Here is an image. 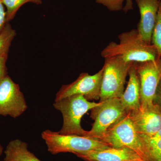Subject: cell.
Segmentation results:
<instances>
[{"label": "cell", "mask_w": 161, "mask_h": 161, "mask_svg": "<svg viewBox=\"0 0 161 161\" xmlns=\"http://www.w3.org/2000/svg\"><path fill=\"white\" fill-rule=\"evenodd\" d=\"M3 152H4V149H3V147L2 144L0 143V156L2 155Z\"/></svg>", "instance_id": "cb8c5ba5"}, {"label": "cell", "mask_w": 161, "mask_h": 161, "mask_svg": "<svg viewBox=\"0 0 161 161\" xmlns=\"http://www.w3.org/2000/svg\"><path fill=\"white\" fill-rule=\"evenodd\" d=\"M101 102L91 110L90 117L94 123L85 136L100 140L112 125L127 114L120 98H111Z\"/></svg>", "instance_id": "8992f818"}, {"label": "cell", "mask_w": 161, "mask_h": 161, "mask_svg": "<svg viewBox=\"0 0 161 161\" xmlns=\"http://www.w3.org/2000/svg\"><path fill=\"white\" fill-rule=\"evenodd\" d=\"M154 136H158V137L161 138V128L160 130H159L158 132H157V133Z\"/></svg>", "instance_id": "d4e9b609"}, {"label": "cell", "mask_w": 161, "mask_h": 161, "mask_svg": "<svg viewBox=\"0 0 161 161\" xmlns=\"http://www.w3.org/2000/svg\"><path fill=\"white\" fill-rule=\"evenodd\" d=\"M3 5L6 6V20L8 23L14 18L17 12L24 4L31 3L36 4H41V0H0Z\"/></svg>", "instance_id": "2e32d148"}, {"label": "cell", "mask_w": 161, "mask_h": 161, "mask_svg": "<svg viewBox=\"0 0 161 161\" xmlns=\"http://www.w3.org/2000/svg\"><path fill=\"white\" fill-rule=\"evenodd\" d=\"M27 103L19 84L8 75L0 80V115L19 117L27 109Z\"/></svg>", "instance_id": "ba28073f"}, {"label": "cell", "mask_w": 161, "mask_h": 161, "mask_svg": "<svg viewBox=\"0 0 161 161\" xmlns=\"http://www.w3.org/2000/svg\"><path fill=\"white\" fill-rule=\"evenodd\" d=\"M4 153V161H41L28 150L27 144L19 139L10 141Z\"/></svg>", "instance_id": "5bb4252c"}, {"label": "cell", "mask_w": 161, "mask_h": 161, "mask_svg": "<svg viewBox=\"0 0 161 161\" xmlns=\"http://www.w3.org/2000/svg\"><path fill=\"white\" fill-rule=\"evenodd\" d=\"M103 72V67L94 75L81 73L74 82L61 86L56 94L55 101L75 95H83L90 101L100 99Z\"/></svg>", "instance_id": "52a82bcc"}, {"label": "cell", "mask_w": 161, "mask_h": 161, "mask_svg": "<svg viewBox=\"0 0 161 161\" xmlns=\"http://www.w3.org/2000/svg\"><path fill=\"white\" fill-rule=\"evenodd\" d=\"M133 63L127 62L119 57L105 59L99 102L120 98L124 92L127 75Z\"/></svg>", "instance_id": "5b68a950"}, {"label": "cell", "mask_w": 161, "mask_h": 161, "mask_svg": "<svg viewBox=\"0 0 161 161\" xmlns=\"http://www.w3.org/2000/svg\"></svg>", "instance_id": "83f0119b"}, {"label": "cell", "mask_w": 161, "mask_h": 161, "mask_svg": "<svg viewBox=\"0 0 161 161\" xmlns=\"http://www.w3.org/2000/svg\"><path fill=\"white\" fill-rule=\"evenodd\" d=\"M100 140L111 147L129 148L144 161H153L145 142L136 132L128 114L112 125Z\"/></svg>", "instance_id": "7a4b0ae2"}, {"label": "cell", "mask_w": 161, "mask_h": 161, "mask_svg": "<svg viewBox=\"0 0 161 161\" xmlns=\"http://www.w3.org/2000/svg\"><path fill=\"white\" fill-rule=\"evenodd\" d=\"M161 0H136L141 18L137 31L146 43L151 44L153 31L156 20Z\"/></svg>", "instance_id": "7c38bea8"}, {"label": "cell", "mask_w": 161, "mask_h": 161, "mask_svg": "<svg viewBox=\"0 0 161 161\" xmlns=\"http://www.w3.org/2000/svg\"><path fill=\"white\" fill-rule=\"evenodd\" d=\"M41 136L45 141L47 150L53 155L61 153L75 154L110 147L98 139L76 135H63L50 130L43 131Z\"/></svg>", "instance_id": "277c9868"}, {"label": "cell", "mask_w": 161, "mask_h": 161, "mask_svg": "<svg viewBox=\"0 0 161 161\" xmlns=\"http://www.w3.org/2000/svg\"><path fill=\"white\" fill-rule=\"evenodd\" d=\"M119 43L110 42L101 53L105 58L119 57L127 62H143L160 58L155 47L148 44L141 37L137 29L122 33Z\"/></svg>", "instance_id": "6da1fadb"}, {"label": "cell", "mask_w": 161, "mask_h": 161, "mask_svg": "<svg viewBox=\"0 0 161 161\" xmlns=\"http://www.w3.org/2000/svg\"><path fill=\"white\" fill-rule=\"evenodd\" d=\"M153 103L158 106L161 110V79L156 91Z\"/></svg>", "instance_id": "7402d4cb"}, {"label": "cell", "mask_w": 161, "mask_h": 161, "mask_svg": "<svg viewBox=\"0 0 161 161\" xmlns=\"http://www.w3.org/2000/svg\"><path fill=\"white\" fill-rule=\"evenodd\" d=\"M139 135L145 142L153 161H161V138L156 136Z\"/></svg>", "instance_id": "9a60e30c"}, {"label": "cell", "mask_w": 161, "mask_h": 161, "mask_svg": "<svg viewBox=\"0 0 161 161\" xmlns=\"http://www.w3.org/2000/svg\"><path fill=\"white\" fill-rule=\"evenodd\" d=\"M6 23V11H5L3 4L0 1V33L4 29Z\"/></svg>", "instance_id": "44dd1931"}, {"label": "cell", "mask_w": 161, "mask_h": 161, "mask_svg": "<svg viewBox=\"0 0 161 161\" xmlns=\"http://www.w3.org/2000/svg\"><path fill=\"white\" fill-rule=\"evenodd\" d=\"M151 44L155 47L160 58L161 57V1L159 6L156 20L153 31Z\"/></svg>", "instance_id": "ac0fdd59"}, {"label": "cell", "mask_w": 161, "mask_h": 161, "mask_svg": "<svg viewBox=\"0 0 161 161\" xmlns=\"http://www.w3.org/2000/svg\"><path fill=\"white\" fill-rule=\"evenodd\" d=\"M140 84L141 106L153 103L156 91L161 79V59L135 63Z\"/></svg>", "instance_id": "9c48e42d"}, {"label": "cell", "mask_w": 161, "mask_h": 161, "mask_svg": "<svg viewBox=\"0 0 161 161\" xmlns=\"http://www.w3.org/2000/svg\"><path fill=\"white\" fill-rule=\"evenodd\" d=\"M160 58H161V57H160Z\"/></svg>", "instance_id": "4316f807"}, {"label": "cell", "mask_w": 161, "mask_h": 161, "mask_svg": "<svg viewBox=\"0 0 161 161\" xmlns=\"http://www.w3.org/2000/svg\"><path fill=\"white\" fill-rule=\"evenodd\" d=\"M75 154L85 161H144L136 153L127 148L109 147Z\"/></svg>", "instance_id": "8fae6325"}, {"label": "cell", "mask_w": 161, "mask_h": 161, "mask_svg": "<svg viewBox=\"0 0 161 161\" xmlns=\"http://www.w3.org/2000/svg\"><path fill=\"white\" fill-rule=\"evenodd\" d=\"M101 102L95 103L87 100L83 95H71L55 101L53 105L61 112L63 123L59 133L63 135L85 136L87 131L81 126V118L89 110L98 106Z\"/></svg>", "instance_id": "3957f363"}, {"label": "cell", "mask_w": 161, "mask_h": 161, "mask_svg": "<svg viewBox=\"0 0 161 161\" xmlns=\"http://www.w3.org/2000/svg\"><path fill=\"white\" fill-rule=\"evenodd\" d=\"M126 0H96L98 4H102L112 11H120L123 9V3Z\"/></svg>", "instance_id": "d6986e66"}, {"label": "cell", "mask_w": 161, "mask_h": 161, "mask_svg": "<svg viewBox=\"0 0 161 161\" xmlns=\"http://www.w3.org/2000/svg\"><path fill=\"white\" fill-rule=\"evenodd\" d=\"M16 31L10 24H7L0 33V57L8 53L12 42L16 36Z\"/></svg>", "instance_id": "e0dca14e"}, {"label": "cell", "mask_w": 161, "mask_h": 161, "mask_svg": "<svg viewBox=\"0 0 161 161\" xmlns=\"http://www.w3.org/2000/svg\"><path fill=\"white\" fill-rule=\"evenodd\" d=\"M127 114L140 135L153 136L161 129V110L154 103L141 106L139 109Z\"/></svg>", "instance_id": "30bf717a"}, {"label": "cell", "mask_w": 161, "mask_h": 161, "mask_svg": "<svg viewBox=\"0 0 161 161\" xmlns=\"http://www.w3.org/2000/svg\"><path fill=\"white\" fill-rule=\"evenodd\" d=\"M132 9H133V3L132 0H126L125 6L124 7L123 10L125 13H127Z\"/></svg>", "instance_id": "603a6c76"}, {"label": "cell", "mask_w": 161, "mask_h": 161, "mask_svg": "<svg viewBox=\"0 0 161 161\" xmlns=\"http://www.w3.org/2000/svg\"><path fill=\"white\" fill-rule=\"evenodd\" d=\"M8 58V53L4 54L0 57V80L7 75V69L6 66Z\"/></svg>", "instance_id": "ffe728a7"}, {"label": "cell", "mask_w": 161, "mask_h": 161, "mask_svg": "<svg viewBox=\"0 0 161 161\" xmlns=\"http://www.w3.org/2000/svg\"></svg>", "instance_id": "484cf974"}, {"label": "cell", "mask_w": 161, "mask_h": 161, "mask_svg": "<svg viewBox=\"0 0 161 161\" xmlns=\"http://www.w3.org/2000/svg\"><path fill=\"white\" fill-rule=\"evenodd\" d=\"M134 62L129 70V80L120 100L127 113L136 111L141 107L140 84Z\"/></svg>", "instance_id": "4fadbf2b"}]
</instances>
